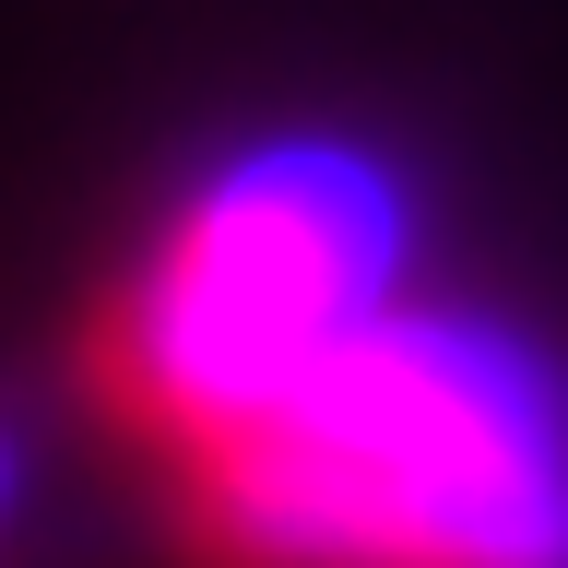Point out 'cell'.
<instances>
[{
  "label": "cell",
  "mask_w": 568,
  "mask_h": 568,
  "mask_svg": "<svg viewBox=\"0 0 568 568\" xmlns=\"http://www.w3.org/2000/svg\"><path fill=\"white\" fill-rule=\"evenodd\" d=\"M225 568H568V379L486 320L379 308L190 450Z\"/></svg>",
  "instance_id": "cell-1"
},
{
  "label": "cell",
  "mask_w": 568,
  "mask_h": 568,
  "mask_svg": "<svg viewBox=\"0 0 568 568\" xmlns=\"http://www.w3.org/2000/svg\"><path fill=\"white\" fill-rule=\"evenodd\" d=\"M403 284V178L355 142H248L190 178L142 261L106 296L95 379L106 403L202 450L273 390H296L332 344H355Z\"/></svg>",
  "instance_id": "cell-2"
}]
</instances>
